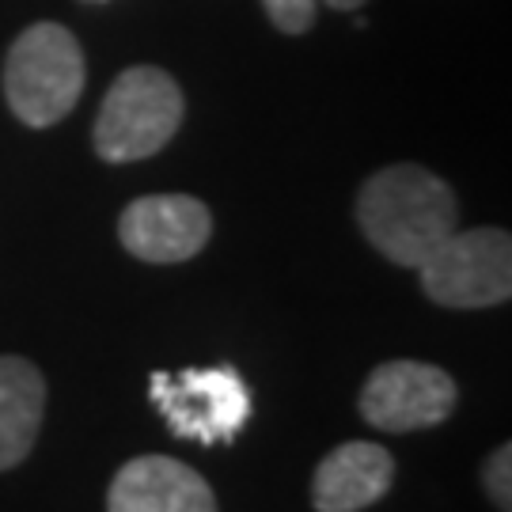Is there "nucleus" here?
Instances as JSON below:
<instances>
[{"mask_svg":"<svg viewBox=\"0 0 512 512\" xmlns=\"http://www.w3.org/2000/svg\"><path fill=\"white\" fill-rule=\"evenodd\" d=\"M186 114L179 80L156 65H133L103 95L95 118V152L107 164L148 160L171 145Z\"/></svg>","mask_w":512,"mask_h":512,"instance_id":"nucleus-2","label":"nucleus"},{"mask_svg":"<svg viewBox=\"0 0 512 512\" xmlns=\"http://www.w3.org/2000/svg\"><path fill=\"white\" fill-rule=\"evenodd\" d=\"M107 512H217V497L183 459L137 456L118 467L107 490Z\"/></svg>","mask_w":512,"mask_h":512,"instance_id":"nucleus-8","label":"nucleus"},{"mask_svg":"<svg viewBox=\"0 0 512 512\" xmlns=\"http://www.w3.org/2000/svg\"><path fill=\"white\" fill-rule=\"evenodd\" d=\"M395 482V456L372 440H346L311 478L315 512H361L376 505Z\"/></svg>","mask_w":512,"mask_h":512,"instance_id":"nucleus-9","label":"nucleus"},{"mask_svg":"<svg viewBox=\"0 0 512 512\" xmlns=\"http://www.w3.org/2000/svg\"><path fill=\"white\" fill-rule=\"evenodd\" d=\"M418 274L425 296L440 308H497L512 296V239L501 228H456Z\"/></svg>","mask_w":512,"mask_h":512,"instance_id":"nucleus-5","label":"nucleus"},{"mask_svg":"<svg viewBox=\"0 0 512 512\" xmlns=\"http://www.w3.org/2000/svg\"><path fill=\"white\" fill-rule=\"evenodd\" d=\"M84 76L88 65L73 31L61 23H31L4 61V99L23 126L50 129L80 103Z\"/></svg>","mask_w":512,"mask_h":512,"instance_id":"nucleus-3","label":"nucleus"},{"mask_svg":"<svg viewBox=\"0 0 512 512\" xmlns=\"http://www.w3.org/2000/svg\"><path fill=\"white\" fill-rule=\"evenodd\" d=\"M46 418V380L27 357H0V471L31 456Z\"/></svg>","mask_w":512,"mask_h":512,"instance_id":"nucleus-10","label":"nucleus"},{"mask_svg":"<svg viewBox=\"0 0 512 512\" xmlns=\"http://www.w3.org/2000/svg\"><path fill=\"white\" fill-rule=\"evenodd\" d=\"M509 475H512V444H501L494 456L486 459V467H482V482H486V494H490V501H494V505L501 512H512Z\"/></svg>","mask_w":512,"mask_h":512,"instance_id":"nucleus-12","label":"nucleus"},{"mask_svg":"<svg viewBox=\"0 0 512 512\" xmlns=\"http://www.w3.org/2000/svg\"><path fill=\"white\" fill-rule=\"evenodd\" d=\"M148 399L167 421V429L198 444H232L251 421V391L232 365L152 372Z\"/></svg>","mask_w":512,"mask_h":512,"instance_id":"nucleus-4","label":"nucleus"},{"mask_svg":"<svg viewBox=\"0 0 512 512\" xmlns=\"http://www.w3.org/2000/svg\"><path fill=\"white\" fill-rule=\"evenodd\" d=\"M319 4H327V8H334V12H357L365 0H319Z\"/></svg>","mask_w":512,"mask_h":512,"instance_id":"nucleus-13","label":"nucleus"},{"mask_svg":"<svg viewBox=\"0 0 512 512\" xmlns=\"http://www.w3.org/2000/svg\"><path fill=\"white\" fill-rule=\"evenodd\" d=\"M459 403L456 380L425 361H387L372 368L357 410L380 433H418L452 418Z\"/></svg>","mask_w":512,"mask_h":512,"instance_id":"nucleus-6","label":"nucleus"},{"mask_svg":"<svg viewBox=\"0 0 512 512\" xmlns=\"http://www.w3.org/2000/svg\"><path fill=\"white\" fill-rule=\"evenodd\" d=\"M357 224L387 262L418 270L459 228L456 190L418 164H391L361 186Z\"/></svg>","mask_w":512,"mask_h":512,"instance_id":"nucleus-1","label":"nucleus"},{"mask_svg":"<svg viewBox=\"0 0 512 512\" xmlns=\"http://www.w3.org/2000/svg\"><path fill=\"white\" fill-rule=\"evenodd\" d=\"M213 236L209 205L190 194H145L118 217V239L133 258L171 266L202 255Z\"/></svg>","mask_w":512,"mask_h":512,"instance_id":"nucleus-7","label":"nucleus"},{"mask_svg":"<svg viewBox=\"0 0 512 512\" xmlns=\"http://www.w3.org/2000/svg\"><path fill=\"white\" fill-rule=\"evenodd\" d=\"M262 8L285 35H304L319 16V0H262Z\"/></svg>","mask_w":512,"mask_h":512,"instance_id":"nucleus-11","label":"nucleus"}]
</instances>
